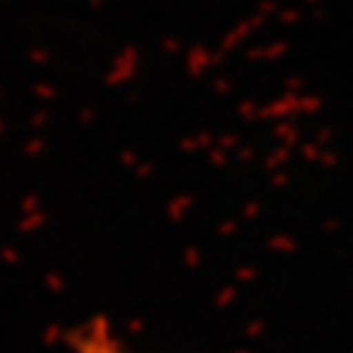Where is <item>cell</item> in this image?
<instances>
[{
	"mask_svg": "<svg viewBox=\"0 0 353 353\" xmlns=\"http://www.w3.org/2000/svg\"><path fill=\"white\" fill-rule=\"evenodd\" d=\"M71 353H134L105 319H89L71 338Z\"/></svg>",
	"mask_w": 353,
	"mask_h": 353,
	"instance_id": "obj_1",
	"label": "cell"
}]
</instances>
